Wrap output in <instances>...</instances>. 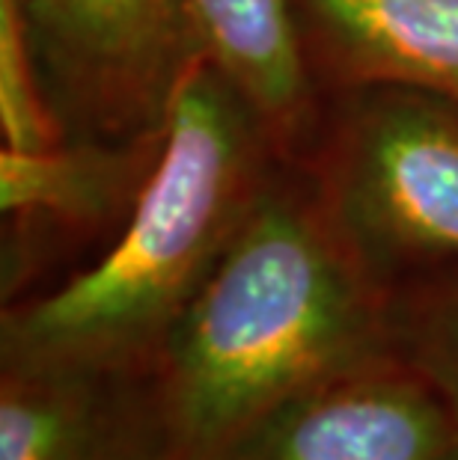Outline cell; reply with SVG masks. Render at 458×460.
I'll return each mask as SVG.
<instances>
[{"label": "cell", "instance_id": "1", "mask_svg": "<svg viewBox=\"0 0 458 460\" xmlns=\"http://www.w3.org/2000/svg\"><path fill=\"white\" fill-rule=\"evenodd\" d=\"M384 348L387 286L357 243L259 199L146 371L164 460H223L283 401Z\"/></svg>", "mask_w": 458, "mask_h": 460}, {"label": "cell", "instance_id": "2", "mask_svg": "<svg viewBox=\"0 0 458 460\" xmlns=\"http://www.w3.org/2000/svg\"><path fill=\"white\" fill-rule=\"evenodd\" d=\"M241 104L218 68H182L170 90L161 161L129 226L60 288L6 306L4 368L149 371L250 211L241 193Z\"/></svg>", "mask_w": 458, "mask_h": 460}, {"label": "cell", "instance_id": "3", "mask_svg": "<svg viewBox=\"0 0 458 460\" xmlns=\"http://www.w3.org/2000/svg\"><path fill=\"white\" fill-rule=\"evenodd\" d=\"M455 439L446 395L384 348L283 401L223 460H435Z\"/></svg>", "mask_w": 458, "mask_h": 460}, {"label": "cell", "instance_id": "4", "mask_svg": "<svg viewBox=\"0 0 458 460\" xmlns=\"http://www.w3.org/2000/svg\"><path fill=\"white\" fill-rule=\"evenodd\" d=\"M348 217V238L378 273L458 259V122L417 102L373 113L355 149Z\"/></svg>", "mask_w": 458, "mask_h": 460}, {"label": "cell", "instance_id": "5", "mask_svg": "<svg viewBox=\"0 0 458 460\" xmlns=\"http://www.w3.org/2000/svg\"><path fill=\"white\" fill-rule=\"evenodd\" d=\"M0 460H164L146 371L4 368Z\"/></svg>", "mask_w": 458, "mask_h": 460}, {"label": "cell", "instance_id": "6", "mask_svg": "<svg viewBox=\"0 0 458 460\" xmlns=\"http://www.w3.org/2000/svg\"><path fill=\"white\" fill-rule=\"evenodd\" d=\"M31 39L95 102H143L167 81L184 0H22Z\"/></svg>", "mask_w": 458, "mask_h": 460}, {"label": "cell", "instance_id": "7", "mask_svg": "<svg viewBox=\"0 0 458 460\" xmlns=\"http://www.w3.org/2000/svg\"><path fill=\"white\" fill-rule=\"evenodd\" d=\"M310 6L364 75L458 99V0H310Z\"/></svg>", "mask_w": 458, "mask_h": 460}, {"label": "cell", "instance_id": "8", "mask_svg": "<svg viewBox=\"0 0 458 460\" xmlns=\"http://www.w3.org/2000/svg\"><path fill=\"white\" fill-rule=\"evenodd\" d=\"M218 72L262 113H289L304 90L289 0H184Z\"/></svg>", "mask_w": 458, "mask_h": 460}, {"label": "cell", "instance_id": "9", "mask_svg": "<svg viewBox=\"0 0 458 460\" xmlns=\"http://www.w3.org/2000/svg\"><path fill=\"white\" fill-rule=\"evenodd\" d=\"M113 164L95 152H18L0 155V205L6 214L99 217L113 202Z\"/></svg>", "mask_w": 458, "mask_h": 460}, {"label": "cell", "instance_id": "10", "mask_svg": "<svg viewBox=\"0 0 458 460\" xmlns=\"http://www.w3.org/2000/svg\"><path fill=\"white\" fill-rule=\"evenodd\" d=\"M387 345L414 362L458 413V268L387 288Z\"/></svg>", "mask_w": 458, "mask_h": 460}, {"label": "cell", "instance_id": "11", "mask_svg": "<svg viewBox=\"0 0 458 460\" xmlns=\"http://www.w3.org/2000/svg\"><path fill=\"white\" fill-rule=\"evenodd\" d=\"M31 27L22 0H0V128L6 149H54V122L36 90Z\"/></svg>", "mask_w": 458, "mask_h": 460}, {"label": "cell", "instance_id": "12", "mask_svg": "<svg viewBox=\"0 0 458 460\" xmlns=\"http://www.w3.org/2000/svg\"><path fill=\"white\" fill-rule=\"evenodd\" d=\"M435 460H458V439H455V443H453L450 448H444V452L437 455Z\"/></svg>", "mask_w": 458, "mask_h": 460}]
</instances>
